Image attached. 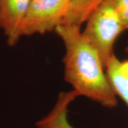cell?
<instances>
[{"mask_svg": "<svg viewBox=\"0 0 128 128\" xmlns=\"http://www.w3.org/2000/svg\"><path fill=\"white\" fill-rule=\"evenodd\" d=\"M124 50H125V52H126V53L128 54V43H127V46H126V47H125V49H124Z\"/></svg>", "mask_w": 128, "mask_h": 128, "instance_id": "9c48e42d", "label": "cell"}, {"mask_svg": "<svg viewBox=\"0 0 128 128\" xmlns=\"http://www.w3.org/2000/svg\"><path fill=\"white\" fill-rule=\"evenodd\" d=\"M104 0H70V10L62 24L80 27Z\"/></svg>", "mask_w": 128, "mask_h": 128, "instance_id": "52a82bcc", "label": "cell"}, {"mask_svg": "<svg viewBox=\"0 0 128 128\" xmlns=\"http://www.w3.org/2000/svg\"><path fill=\"white\" fill-rule=\"evenodd\" d=\"M78 97V93L74 90L61 92L54 108L47 115L39 120L36 126L38 128H73L68 120V108Z\"/></svg>", "mask_w": 128, "mask_h": 128, "instance_id": "5b68a950", "label": "cell"}, {"mask_svg": "<svg viewBox=\"0 0 128 128\" xmlns=\"http://www.w3.org/2000/svg\"><path fill=\"white\" fill-rule=\"evenodd\" d=\"M65 47V80L80 96H85L106 108L118 105L98 54L82 36L80 27L60 24L55 29Z\"/></svg>", "mask_w": 128, "mask_h": 128, "instance_id": "6da1fadb", "label": "cell"}, {"mask_svg": "<svg viewBox=\"0 0 128 128\" xmlns=\"http://www.w3.org/2000/svg\"><path fill=\"white\" fill-rule=\"evenodd\" d=\"M86 23L82 36L98 54L105 68L115 55V41L125 28L110 0H104Z\"/></svg>", "mask_w": 128, "mask_h": 128, "instance_id": "7a4b0ae2", "label": "cell"}, {"mask_svg": "<svg viewBox=\"0 0 128 128\" xmlns=\"http://www.w3.org/2000/svg\"><path fill=\"white\" fill-rule=\"evenodd\" d=\"M105 72L114 93L128 108V60H120L114 55L107 64Z\"/></svg>", "mask_w": 128, "mask_h": 128, "instance_id": "8992f818", "label": "cell"}, {"mask_svg": "<svg viewBox=\"0 0 128 128\" xmlns=\"http://www.w3.org/2000/svg\"><path fill=\"white\" fill-rule=\"evenodd\" d=\"M31 0H0V28L10 46L20 39V28Z\"/></svg>", "mask_w": 128, "mask_h": 128, "instance_id": "277c9868", "label": "cell"}, {"mask_svg": "<svg viewBox=\"0 0 128 128\" xmlns=\"http://www.w3.org/2000/svg\"><path fill=\"white\" fill-rule=\"evenodd\" d=\"M70 10V0H31L21 25L20 37L55 31Z\"/></svg>", "mask_w": 128, "mask_h": 128, "instance_id": "3957f363", "label": "cell"}, {"mask_svg": "<svg viewBox=\"0 0 128 128\" xmlns=\"http://www.w3.org/2000/svg\"><path fill=\"white\" fill-rule=\"evenodd\" d=\"M114 5L120 21L125 28L128 30V0H110Z\"/></svg>", "mask_w": 128, "mask_h": 128, "instance_id": "ba28073f", "label": "cell"}]
</instances>
